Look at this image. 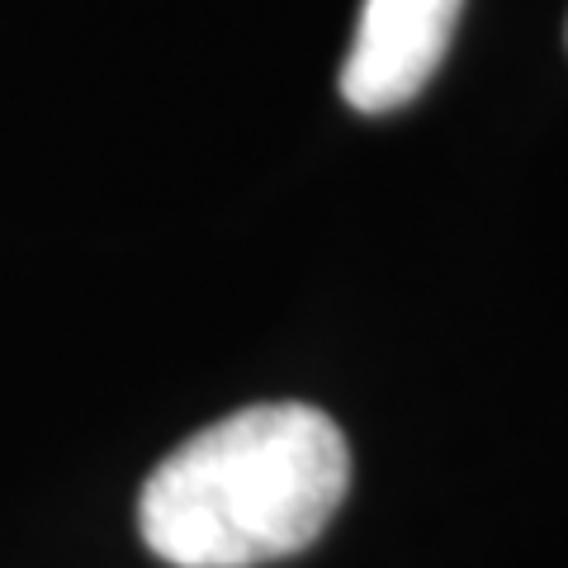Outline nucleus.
I'll return each instance as SVG.
<instances>
[{
    "label": "nucleus",
    "instance_id": "f257e3e1",
    "mask_svg": "<svg viewBox=\"0 0 568 568\" xmlns=\"http://www.w3.org/2000/svg\"><path fill=\"white\" fill-rule=\"evenodd\" d=\"M351 446L323 407L256 403L148 474L138 530L171 568H256L308 549L346 503Z\"/></svg>",
    "mask_w": 568,
    "mask_h": 568
},
{
    "label": "nucleus",
    "instance_id": "f03ea898",
    "mask_svg": "<svg viewBox=\"0 0 568 568\" xmlns=\"http://www.w3.org/2000/svg\"><path fill=\"white\" fill-rule=\"evenodd\" d=\"M465 0H365L342 67V95L361 114L403 110L450 52Z\"/></svg>",
    "mask_w": 568,
    "mask_h": 568
}]
</instances>
